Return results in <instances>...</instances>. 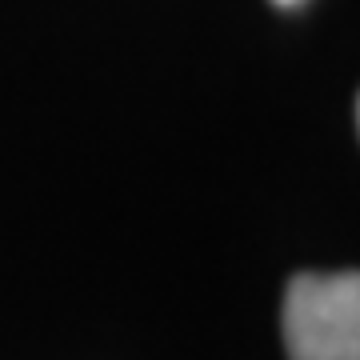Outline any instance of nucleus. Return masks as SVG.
<instances>
[{
  "instance_id": "1",
  "label": "nucleus",
  "mask_w": 360,
  "mask_h": 360,
  "mask_svg": "<svg viewBox=\"0 0 360 360\" xmlns=\"http://www.w3.org/2000/svg\"><path fill=\"white\" fill-rule=\"evenodd\" d=\"M288 360H360V276L296 272L284 292Z\"/></svg>"
},
{
  "instance_id": "2",
  "label": "nucleus",
  "mask_w": 360,
  "mask_h": 360,
  "mask_svg": "<svg viewBox=\"0 0 360 360\" xmlns=\"http://www.w3.org/2000/svg\"><path fill=\"white\" fill-rule=\"evenodd\" d=\"M281 8H296V4H304V0H276Z\"/></svg>"
}]
</instances>
